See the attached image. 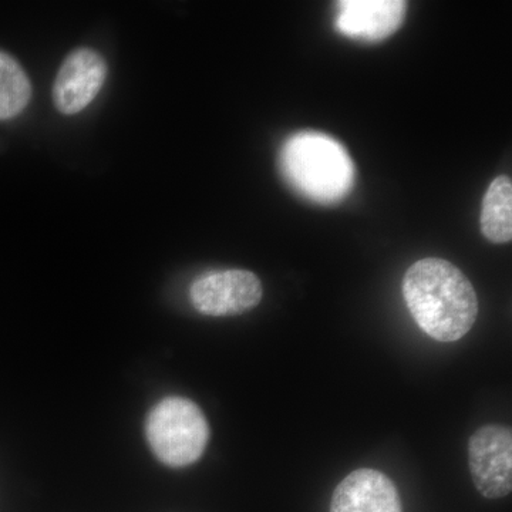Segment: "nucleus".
Here are the masks:
<instances>
[{
    "label": "nucleus",
    "mask_w": 512,
    "mask_h": 512,
    "mask_svg": "<svg viewBox=\"0 0 512 512\" xmlns=\"http://www.w3.org/2000/svg\"><path fill=\"white\" fill-rule=\"evenodd\" d=\"M403 296L419 328L439 342H457L476 323L474 286L446 259L424 258L410 266L403 278Z\"/></svg>",
    "instance_id": "f257e3e1"
},
{
    "label": "nucleus",
    "mask_w": 512,
    "mask_h": 512,
    "mask_svg": "<svg viewBox=\"0 0 512 512\" xmlns=\"http://www.w3.org/2000/svg\"><path fill=\"white\" fill-rule=\"evenodd\" d=\"M279 163L288 183L319 204L342 201L355 183V165L348 151L318 131H302L289 138Z\"/></svg>",
    "instance_id": "f03ea898"
},
{
    "label": "nucleus",
    "mask_w": 512,
    "mask_h": 512,
    "mask_svg": "<svg viewBox=\"0 0 512 512\" xmlns=\"http://www.w3.org/2000/svg\"><path fill=\"white\" fill-rule=\"evenodd\" d=\"M146 436L161 463L183 468L197 463L204 454L210 441V424L198 404L170 396L148 413Z\"/></svg>",
    "instance_id": "7ed1b4c3"
},
{
    "label": "nucleus",
    "mask_w": 512,
    "mask_h": 512,
    "mask_svg": "<svg viewBox=\"0 0 512 512\" xmlns=\"http://www.w3.org/2000/svg\"><path fill=\"white\" fill-rule=\"evenodd\" d=\"M468 466L478 493L488 500L512 490V431L501 424L481 427L468 441Z\"/></svg>",
    "instance_id": "20e7f679"
},
{
    "label": "nucleus",
    "mask_w": 512,
    "mask_h": 512,
    "mask_svg": "<svg viewBox=\"0 0 512 512\" xmlns=\"http://www.w3.org/2000/svg\"><path fill=\"white\" fill-rule=\"evenodd\" d=\"M264 295L261 281L254 272L227 269L200 276L192 282V306L202 315L234 316L251 311Z\"/></svg>",
    "instance_id": "39448f33"
},
{
    "label": "nucleus",
    "mask_w": 512,
    "mask_h": 512,
    "mask_svg": "<svg viewBox=\"0 0 512 512\" xmlns=\"http://www.w3.org/2000/svg\"><path fill=\"white\" fill-rule=\"evenodd\" d=\"M107 64L96 50H74L64 60L53 86L56 109L66 116L86 109L106 82Z\"/></svg>",
    "instance_id": "423d86ee"
},
{
    "label": "nucleus",
    "mask_w": 512,
    "mask_h": 512,
    "mask_svg": "<svg viewBox=\"0 0 512 512\" xmlns=\"http://www.w3.org/2000/svg\"><path fill=\"white\" fill-rule=\"evenodd\" d=\"M403 0H343L338 2L335 25L342 35L365 42H380L403 25Z\"/></svg>",
    "instance_id": "0eeeda50"
},
{
    "label": "nucleus",
    "mask_w": 512,
    "mask_h": 512,
    "mask_svg": "<svg viewBox=\"0 0 512 512\" xmlns=\"http://www.w3.org/2000/svg\"><path fill=\"white\" fill-rule=\"evenodd\" d=\"M330 512H403L402 498L386 474L359 468L340 481Z\"/></svg>",
    "instance_id": "6e6552de"
},
{
    "label": "nucleus",
    "mask_w": 512,
    "mask_h": 512,
    "mask_svg": "<svg viewBox=\"0 0 512 512\" xmlns=\"http://www.w3.org/2000/svg\"><path fill=\"white\" fill-rule=\"evenodd\" d=\"M481 232L494 244H507L512 239V183L507 175L495 178L485 194Z\"/></svg>",
    "instance_id": "1a4fd4ad"
},
{
    "label": "nucleus",
    "mask_w": 512,
    "mask_h": 512,
    "mask_svg": "<svg viewBox=\"0 0 512 512\" xmlns=\"http://www.w3.org/2000/svg\"><path fill=\"white\" fill-rule=\"evenodd\" d=\"M32 97L28 74L8 53L0 52V120L18 116Z\"/></svg>",
    "instance_id": "9d476101"
}]
</instances>
